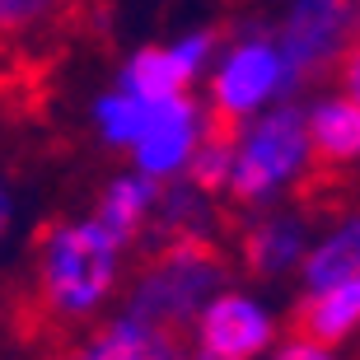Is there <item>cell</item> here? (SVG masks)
<instances>
[{
	"mask_svg": "<svg viewBox=\"0 0 360 360\" xmlns=\"http://www.w3.org/2000/svg\"><path fill=\"white\" fill-rule=\"evenodd\" d=\"M122 267H127V248L108 239L94 215L52 220L33 257L42 314H52L56 323H89L117 295Z\"/></svg>",
	"mask_w": 360,
	"mask_h": 360,
	"instance_id": "cell-2",
	"label": "cell"
},
{
	"mask_svg": "<svg viewBox=\"0 0 360 360\" xmlns=\"http://www.w3.org/2000/svg\"><path fill=\"white\" fill-rule=\"evenodd\" d=\"M225 276L229 271L215 243H160L146 253L122 309L164 328V333L183 337L192 333L206 300L215 290H225Z\"/></svg>",
	"mask_w": 360,
	"mask_h": 360,
	"instance_id": "cell-3",
	"label": "cell"
},
{
	"mask_svg": "<svg viewBox=\"0 0 360 360\" xmlns=\"http://www.w3.org/2000/svg\"><path fill=\"white\" fill-rule=\"evenodd\" d=\"M271 360H342V347H323L314 337H285V342H271Z\"/></svg>",
	"mask_w": 360,
	"mask_h": 360,
	"instance_id": "cell-17",
	"label": "cell"
},
{
	"mask_svg": "<svg viewBox=\"0 0 360 360\" xmlns=\"http://www.w3.org/2000/svg\"><path fill=\"white\" fill-rule=\"evenodd\" d=\"M192 360H234V356H215V351H201L197 347V351H192Z\"/></svg>",
	"mask_w": 360,
	"mask_h": 360,
	"instance_id": "cell-19",
	"label": "cell"
},
{
	"mask_svg": "<svg viewBox=\"0 0 360 360\" xmlns=\"http://www.w3.org/2000/svg\"><path fill=\"white\" fill-rule=\"evenodd\" d=\"M183 337L164 333L155 323L136 319L127 309H117L108 323H98L89 337H84L70 360H183Z\"/></svg>",
	"mask_w": 360,
	"mask_h": 360,
	"instance_id": "cell-13",
	"label": "cell"
},
{
	"mask_svg": "<svg viewBox=\"0 0 360 360\" xmlns=\"http://www.w3.org/2000/svg\"><path fill=\"white\" fill-rule=\"evenodd\" d=\"M80 5L84 0H0V52L38 47L61 24H70Z\"/></svg>",
	"mask_w": 360,
	"mask_h": 360,
	"instance_id": "cell-16",
	"label": "cell"
},
{
	"mask_svg": "<svg viewBox=\"0 0 360 360\" xmlns=\"http://www.w3.org/2000/svg\"><path fill=\"white\" fill-rule=\"evenodd\" d=\"M314 169H351L360 155V89H328L304 103Z\"/></svg>",
	"mask_w": 360,
	"mask_h": 360,
	"instance_id": "cell-11",
	"label": "cell"
},
{
	"mask_svg": "<svg viewBox=\"0 0 360 360\" xmlns=\"http://www.w3.org/2000/svg\"><path fill=\"white\" fill-rule=\"evenodd\" d=\"M356 276H360V225H356V215H347L319 243L304 248L300 290H328V285H342V281H356Z\"/></svg>",
	"mask_w": 360,
	"mask_h": 360,
	"instance_id": "cell-15",
	"label": "cell"
},
{
	"mask_svg": "<svg viewBox=\"0 0 360 360\" xmlns=\"http://www.w3.org/2000/svg\"><path fill=\"white\" fill-rule=\"evenodd\" d=\"M356 0H290L281 24H271L285 66V98L333 80L337 66L356 52Z\"/></svg>",
	"mask_w": 360,
	"mask_h": 360,
	"instance_id": "cell-5",
	"label": "cell"
},
{
	"mask_svg": "<svg viewBox=\"0 0 360 360\" xmlns=\"http://www.w3.org/2000/svg\"><path fill=\"white\" fill-rule=\"evenodd\" d=\"M290 323L300 337H314L323 347H347L360 328V276L328 290H300Z\"/></svg>",
	"mask_w": 360,
	"mask_h": 360,
	"instance_id": "cell-14",
	"label": "cell"
},
{
	"mask_svg": "<svg viewBox=\"0 0 360 360\" xmlns=\"http://www.w3.org/2000/svg\"><path fill=\"white\" fill-rule=\"evenodd\" d=\"M206 103L201 94H169V98H150L146 112H141V131L127 146L131 155V169L150 174L155 183H169V178H183L192 150H197L201 131H206Z\"/></svg>",
	"mask_w": 360,
	"mask_h": 360,
	"instance_id": "cell-6",
	"label": "cell"
},
{
	"mask_svg": "<svg viewBox=\"0 0 360 360\" xmlns=\"http://www.w3.org/2000/svg\"><path fill=\"white\" fill-rule=\"evenodd\" d=\"M285 98V66H281L271 24H243L239 33L220 38L206 70V112L220 127H239L262 108Z\"/></svg>",
	"mask_w": 360,
	"mask_h": 360,
	"instance_id": "cell-4",
	"label": "cell"
},
{
	"mask_svg": "<svg viewBox=\"0 0 360 360\" xmlns=\"http://www.w3.org/2000/svg\"><path fill=\"white\" fill-rule=\"evenodd\" d=\"M309 215L295 206H262V211H239V257L248 276L276 281L300 267L309 248Z\"/></svg>",
	"mask_w": 360,
	"mask_h": 360,
	"instance_id": "cell-9",
	"label": "cell"
},
{
	"mask_svg": "<svg viewBox=\"0 0 360 360\" xmlns=\"http://www.w3.org/2000/svg\"><path fill=\"white\" fill-rule=\"evenodd\" d=\"M10 220H14V197H10V187H5V178H0V239L10 234Z\"/></svg>",
	"mask_w": 360,
	"mask_h": 360,
	"instance_id": "cell-18",
	"label": "cell"
},
{
	"mask_svg": "<svg viewBox=\"0 0 360 360\" xmlns=\"http://www.w3.org/2000/svg\"><path fill=\"white\" fill-rule=\"evenodd\" d=\"M314 178V150L304 136V103L281 98L257 117L229 127V169L220 201L234 211L276 206Z\"/></svg>",
	"mask_w": 360,
	"mask_h": 360,
	"instance_id": "cell-1",
	"label": "cell"
},
{
	"mask_svg": "<svg viewBox=\"0 0 360 360\" xmlns=\"http://www.w3.org/2000/svg\"><path fill=\"white\" fill-rule=\"evenodd\" d=\"M201 351H215V356H234V360H257L262 351H271L276 342V319L262 300L243 290H215L206 300V309L192 323Z\"/></svg>",
	"mask_w": 360,
	"mask_h": 360,
	"instance_id": "cell-8",
	"label": "cell"
},
{
	"mask_svg": "<svg viewBox=\"0 0 360 360\" xmlns=\"http://www.w3.org/2000/svg\"><path fill=\"white\" fill-rule=\"evenodd\" d=\"M220 28H192L174 42H150V47H136L127 61L117 66V89L131 94V98H169V94H192L206 70H211V56L220 47Z\"/></svg>",
	"mask_w": 360,
	"mask_h": 360,
	"instance_id": "cell-7",
	"label": "cell"
},
{
	"mask_svg": "<svg viewBox=\"0 0 360 360\" xmlns=\"http://www.w3.org/2000/svg\"><path fill=\"white\" fill-rule=\"evenodd\" d=\"M225 229V201L215 192H201L192 178H169L160 187L155 215L146 225L141 248H160V243H215V234Z\"/></svg>",
	"mask_w": 360,
	"mask_h": 360,
	"instance_id": "cell-10",
	"label": "cell"
},
{
	"mask_svg": "<svg viewBox=\"0 0 360 360\" xmlns=\"http://www.w3.org/2000/svg\"><path fill=\"white\" fill-rule=\"evenodd\" d=\"M160 187L150 174H141V169H127V174L108 178L103 192H98V201H94V220H98V229H103L112 243H122L127 253L131 248H141V239H146V225L150 215H155V201H160Z\"/></svg>",
	"mask_w": 360,
	"mask_h": 360,
	"instance_id": "cell-12",
	"label": "cell"
}]
</instances>
